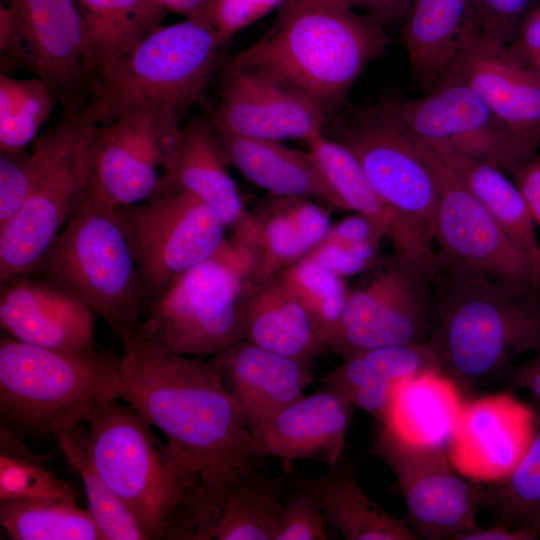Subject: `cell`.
Instances as JSON below:
<instances>
[{"label": "cell", "mask_w": 540, "mask_h": 540, "mask_svg": "<svg viewBox=\"0 0 540 540\" xmlns=\"http://www.w3.org/2000/svg\"><path fill=\"white\" fill-rule=\"evenodd\" d=\"M427 342L462 393L540 352V287L438 271L430 284Z\"/></svg>", "instance_id": "obj_3"}, {"label": "cell", "mask_w": 540, "mask_h": 540, "mask_svg": "<svg viewBox=\"0 0 540 540\" xmlns=\"http://www.w3.org/2000/svg\"><path fill=\"white\" fill-rule=\"evenodd\" d=\"M114 211L133 254L145 302L216 254L227 240L228 227L221 215L182 189H168Z\"/></svg>", "instance_id": "obj_10"}, {"label": "cell", "mask_w": 540, "mask_h": 540, "mask_svg": "<svg viewBox=\"0 0 540 540\" xmlns=\"http://www.w3.org/2000/svg\"><path fill=\"white\" fill-rule=\"evenodd\" d=\"M444 80L473 89L533 152L540 146V77L510 50L483 34L459 55ZM441 81V82H442Z\"/></svg>", "instance_id": "obj_20"}, {"label": "cell", "mask_w": 540, "mask_h": 540, "mask_svg": "<svg viewBox=\"0 0 540 540\" xmlns=\"http://www.w3.org/2000/svg\"><path fill=\"white\" fill-rule=\"evenodd\" d=\"M58 103L41 78L0 73V151L28 148Z\"/></svg>", "instance_id": "obj_38"}, {"label": "cell", "mask_w": 540, "mask_h": 540, "mask_svg": "<svg viewBox=\"0 0 540 540\" xmlns=\"http://www.w3.org/2000/svg\"><path fill=\"white\" fill-rule=\"evenodd\" d=\"M536 0H475L483 35L510 45Z\"/></svg>", "instance_id": "obj_45"}, {"label": "cell", "mask_w": 540, "mask_h": 540, "mask_svg": "<svg viewBox=\"0 0 540 540\" xmlns=\"http://www.w3.org/2000/svg\"><path fill=\"white\" fill-rule=\"evenodd\" d=\"M272 199L235 229L232 238L245 243L255 263V280L276 276L304 258L333 225L330 208L301 197Z\"/></svg>", "instance_id": "obj_24"}, {"label": "cell", "mask_w": 540, "mask_h": 540, "mask_svg": "<svg viewBox=\"0 0 540 540\" xmlns=\"http://www.w3.org/2000/svg\"><path fill=\"white\" fill-rule=\"evenodd\" d=\"M387 41L384 23L370 14L330 0H286L271 29L228 67L262 73L329 117Z\"/></svg>", "instance_id": "obj_2"}, {"label": "cell", "mask_w": 540, "mask_h": 540, "mask_svg": "<svg viewBox=\"0 0 540 540\" xmlns=\"http://www.w3.org/2000/svg\"><path fill=\"white\" fill-rule=\"evenodd\" d=\"M332 132L354 154L390 216L395 260L431 283L438 273L433 245L439 190L414 137L386 102L346 111Z\"/></svg>", "instance_id": "obj_4"}, {"label": "cell", "mask_w": 540, "mask_h": 540, "mask_svg": "<svg viewBox=\"0 0 540 540\" xmlns=\"http://www.w3.org/2000/svg\"><path fill=\"white\" fill-rule=\"evenodd\" d=\"M120 398L95 406L79 428L90 462L134 514L149 539H173L187 481L166 441Z\"/></svg>", "instance_id": "obj_7"}, {"label": "cell", "mask_w": 540, "mask_h": 540, "mask_svg": "<svg viewBox=\"0 0 540 540\" xmlns=\"http://www.w3.org/2000/svg\"><path fill=\"white\" fill-rule=\"evenodd\" d=\"M326 522L309 479H294L280 510L275 540H326Z\"/></svg>", "instance_id": "obj_43"}, {"label": "cell", "mask_w": 540, "mask_h": 540, "mask_svg": "<svg viewBox=\"0 0 540 540\" xmlns=\"http://www.w3.org/2000/svg\"><path fill=\"white\" fill-rule=\"evenodd\" d=\"M386 103L414 137L504 171L536 154L461 82L444 80L419 98Z\"/></svg>", "instance_id": "obj_14"}, {"label": "cell", "mask_w": 540, "mask_h": 540, "mask_svg": "<svg viewBox=\"0 0 540 540\" xmlns=\"http://www.w3.org/2000/svg\"><path fill=\"white\" fill-rule=\"evenodd\" d=\"M465 400L442 372L405 379L397 387L385 425L402 438L448 448Z\"/></svg>", "instance_id": "obj_31"}, {"label": "cell", "mask_w": 540, "mask_h": 540, "mask_svg": "<svg viewBox=\"0 0 540 540\" xmlns=\"http://www.w3.org/2000/svg\"><path fill=\"white\" fill-rule=\"evenodd\" d=\"M0 523L15 540H104L77 500L0 501Z\"/></svg>", "instance_id": "obj_36"}, {"label": "cell", "mask_w": 540, "mask_h": 540, "mask_svg": "<svg viewBox=\"0 0 540 540\" xmlns=\"http://www.w3.org/2000/svg\"><path fill=\"white\" fill-rule=\"evenodd\" d=\"M86 34V73L92 81L163 24L154 0H75Z\"/></svg>", "instance_id": "obj_33"}, {"label": "cell", "mask_w": 540, "mask_h": 540, "mask_svg": "<svg viewBox=\"0 0 540 540\" xmlns=\"http://www.w3.org/2000/svg\"><path fill=\"white\" fill-rule=\"evenodd\" d=\"M254 431L305 395L313 382L311 363L241 340L211 357Z\"/></svg>", "instance_id": "obj_23"}, {"label": "cell", "mask_w": 540, "mask_h": 540, "mask_svg": "<svg viewBox=\"0 0 540 540\" xmlns=\"http://www.w3.org/2000/svg\"><path fill=\"white\" fill-rule=\"evenodd\" d=\"M306 146L344 211L370 216L385 224L389 233L390 216L354 154L325 133L307 142Z\"/></svg>", "instance_id": "obj_40"}, {"label": "cell", "mask_w": 540, "mask_h": 540, "mask_svg": "<svg viewBox=\"0 0 540 540\" xmlns=\"http://www.w3.org/2000/svg\"><path fill=\"white\" fill-rule=\"evenodd\" d=\"M31 59L25 36L9 5L0 8V67L12 74L20 69L30 71Z\"/></svg>", "instance_id": "obj_47"}, {"label": "cell", "mask_w": 540, "mask_h": 540, "mask_svg": "<svg viewBox=\"0 0 540 540\" xmlns=\"http://www.w3.org/2000/svg\"><path fill=\"white\" fill-rule=\"evenodd\" d=\"M526 529L532 531L540 539V511L530 520Z\"/></svg>", "instance_id": "obj_52"}, {"label": "cell", "mask_w": 540, "mask_h": 540, "mask_svg": "<svg viewBox=\"0 0 540 540\" xmlns=\"http://www.w3.org/2000/svg\"><path fill=\"white\" fill-rule=\"evenodd\" d=\"M77 490L31 450L23 435L0 424V501L77 500Z\"/></svg>", "instance_id": "obj_37"}, {"label": "cell", "mask_w": 540, "mask_h": 540, "mask_svg": "<svg viewBox=\"0 0 540 540\" xmlns=\"http://www.w3.org/2000/svg\"><path fill=\"white\" fill-rule=\"evenodd\" d=\"M87 127L81 109H63L61 118L28 148L0 151V226L18 211L43 177L79 143Z\"/></svg>", "instance_id": "obj_35"}, {"label": "cell", "mask_w": 540, "mask_h": 540, "mask_svg": "<svg viewBox=\"0 0 540 540\" xmlns=\"http://www.w3.org/2000/svg\"><path fill=\"white\" fill-rule=\"evenodd\" d=\"M373 454L394 474L418 539L453 540L477 527L482 487L457 470L446 448L408 441L380 425Z\"/></svg>", "instance_id": "obj_13"}, {"label": "cell", "mask_w": 540, "mask_h": 540, "mask_svg": "<svg viewBox=\"0 0 540 540\" xmlns=\"http://www.w3.org/2000/svg\"><path fill=\"white\" fill-rule=\"evenodd\" d=\"M254 280L251 250L227 238L216 254L144 303L137 332L163 350L211 358L244 340L240 302Z\"/></svg>", "instance_id": "obj_9"}, {"label": "cell", "mask_w": 540, "mask_h": 540, "mask_svg": "<svg viewBox=\"0 0 540 540\" xmlns=\"http://www.w3.org/2000/svg\"><path fill=\"white\" fill-rule=\"evenodd\" d=\"M328 115L299 92L251 70L227 67L211 125L216 133L305 144L325 133Z\"/></svg>", "instance_id": "obj_17"}, {"label": "cell", "mask_w": 540, "mask_h": 540, "mask_svg": "<svg viewBox=\"0 0 540 540\" xmlns=\"http://www.w3.org/2000/svg\"><path fill=\"white\" fill-rule=\"evenodd\" d=\"M414 139L433 167L438 184L434 218L438 271L540 287V269L531 256L459 182L431 147L421 139Z\"/></svg>", "instance_id": "obj_11"}, {"label": "cell", "mask_w": 540, "mask_h": 540, "mask_svg": "<svg viewBox=\"0 0 540 540\" xmlns=\"http://www.w3.org/2000/svg\"><path fill=\"white\" fill-rule=\"evenodd\" d=\"M286 0H208L206 22L223 45L244 28L257 22Z\"/></svg>", "instance_id": "obj_44"}, {"label": "cell", "mask_w": 540, "mask_h": 540, "mask_svg": "<svg viewBox=\"0 0 540 540\" xmlns=\"http://www.w3.org/2000/svg\"><path fill=\"white\" fill-rule=\"evenodd\" d=\"M532 437L531 416L511 394L465 400L449 456L467 478L492 482L511 472Z\"/></svg>", "instance_id": "obj_21"}, {"label": "cell", "mask_w": 540, "mask_h": 540, "mask_svg": "<svg viewBox=\"0 0 540 540\" xmlns=\"http://www.w3.org/2000/svg\"><path fill=\"white\" fill-rule=\"evenodd\" d=\"M224 45L205 21L160 25L91 83L82 116L111 122L138 108H158L181 120L204 97Z\"/></svg>", "instance_id": "obj_6"}, {"label": "cell", "mask_w": 540, "mask_h": 540, "mask_svg": "<svg viewBox=\"0 0 540 540\" xmlns=\"http://www.w3.org/2000/svg\"><path fill=\"white\" fill-rule=\"evenodd\" d=\"M354 410L343 393L325 385L252 431V455L279 459L284 468L296 460L333 465L343 456Z\"/></svg>", "instance_id": "obj_22"}, {"label": "cell", "mask_w": 540, "mask_h": 540, "mask_svg": "<svg viewBox=\"0 0 540 540\" xmlns=\"http://www.w3.org/2000/svg\"><path fill=\"white\" fill-rule=\"evenodd\" d=\"M96 313L62 287L33 274L0 282L3 334L42 348L81 351L96 347Z\"/></svg>", "instance_id": "obj_19"}, {"label": "cell", "mask_w": 540, "mask_h": 540, "mask_svg": "<svg viewBox=\"0 0 540 540\" xmlns=\"http://www.w3.org/2000/svg\"><path fill=\"white\" fill-rule=\"evenodd\" d=\"M122 391L120 356L113 352L54 350L1 335V423L21 435L73 432L95 406Z\"/></svg>", "instance_id": "obj_5"}, {"label": "cell", "mask_w": 540, "mask_h": 540, "mask_svg": "<svg viewBox=\"0 0 540 540\" xmlns=\"http://www.w3.org/2000/svg\"><path fill=\"white\" fill-rule=\"evenodd\" d=\"M537 536L525 529H512L494 524L490 528H474L453 540H535Z\"/></svg>", "instance_id": "obj_50"}, {"label": "cell", "mask_w": 540, "mask_h": 540, "mask_svg": "<svg viewBox=\"0 0 540 540\" xmlns=\"http://www.w3.org/2000/svg\"><path fill=\"white\" fill-rule=\"evenodd\" d=\"M276 277L305 307L331 349L350 293L344 278L307 258Z\"/></svg>", "instance_id": "obj_42"}, {"label": "cell", "mask_w": 540, "mask_h": 540, "mask_svg": "<svg viewBox=\"0 0 540 540\" xmlns=\"http://www.w3.org/2000/svg\"><path fill=\"white\" fill-rule=\"evenodd\" d=\"M309 483L327 523L346 540H418L405 519L373 502L360 487L356 467L342 458Z\"/></svg>", "instance_id": "obj_32"}, {"label": "cell", "mask_w": 540, "mask_h": 540, "mask_svg": "<svg viewBox=\"0 0 540 540\" xmlns=\"http://www.w3.org/2000/svg\"><path fill=\"white\" fill-rule=\"evenodd\" d=\"M121 400L158 429L187 481L196 513L256 463L252 431L211 358L159 348L137 331L120 339Z\"/></svg>", "instance_id": "obj_1"}, {"label": "cell", "mask_w": 540, "mask_h": 540, "mask_svg": "<svg viewBox=\"0 0 540 540\" xmlns=\"http://www.w3.org/2000/svg\"><path fill=\"white\" fill-rule=\"evenodd\" d=\"M505 172L520 190L536 227L540 229V155L536 153Z\"/></svg>", "instance_id": "obj_48"}, {"label": "cell", "mask_w": 540, "mask_h": 540, "mask_svg": "<svg viewBox=\"0 0 540 540\" xmlns=\"http://www.w3.org/2000/svg\"><path fill=\"white\" fill-rule=\"evenodd\" d=\"M430 284L396 260L364 287L350 291L333 352L345 358L379 347L426 342Z\"/></svg>", "instance_id": "obj_15"}, {"label": "cell", "mask_w": 540, "mask_h": 540, "mask_svg": "<svg viewBox=\"0 0 540 540\" xmlns=\"http://www.w3.org/2000/svg\"><path fill=\"white\" fill-rule=\"evenodd\" d=\"M379 246V243L371 242L359 244L321 242L304 258L345 278L368 268L374 261Z\"/></svg>", "instance_id": "obj_46"}, {"label": "cell", "mask_w": 540, "mask_h": 540, "mask_svg": "<svg viewBox=\"0 0 540 540\" xmlns=\"http://www.w3.org/2000/svg\"><path fill=\"white\" fill-rule=\"evenodd\" d=\"M168 12L183 15L187 19L205 21L208 0H154Z\"/></svg>", "instance_id": "obj_51"}, {"label": "cell", "mask_w": 540, "mask_h": 540, "mask_svg": "<svg viewBox=\"0 0 540 540\" xmlns=\"http://www.w3.org/2000/svg\"><path fill=\"white\" fill-rule=\"evenodd\" d=\"M240 318L244 340L272 352L312 363L329 349L308 311L276 276L246 286Z\"/></svg>", "instance_id": "obj_28"}, {"label": "cell", "mask_w": 540, "mask_h": 540, "mask_svg": "<svg viewBox=\"0 0 540 540\" xmlns=\"http://www.w3.org/2000/svg\"><path fill=\"white\" fill-rule=\"evenodd\" d=\"M79 428L59 435L57 440L69 465L82 481L88 510L102 533L103 539H149L134 514L90 462L79 436Z\"/></svg>", "instance_id": "obj_39"}, {"label": "cell", "mask_w": 540, "mask_h": 540, "mask_svg": "<svg viewBox=\"0 0 540 540\" xmlns=\"http://www.w3.org/2000/svg\"><path fill=\"white\" fill-rule=\"evenodd\" d=\"M482 506L492 514L494 524L526 529L540 511V432L533 435L509 474L487 482Z\"/></svg>", "instance_id": "obj_41"}, {"label": "cell", "mask_w": 540, "mask_h": 540, "mask_svg": "<svg viewBox=\"0 0 540 540\" xmlns=\"http://www.w3.org/2000/svg\"><path fill=\"white\" fill-rule=\"evenodd\" d=\"M80 299L123 338L138 330L145 293L114 208L87 193L30 273Z\"/></svg>", "instance_id": "obj_8"}, {"label": "cell", "mask_w": 540, "mask_h": 540, "mask_svg": "<svg viewBox=\"0 0 540 540\" xmlns=\"http://www.w3.org/2000/svg\"><path fill=\"white\" fill-rule=\"evenodd\" d=\"M352 9L360 8L386 23L408 11L411 0H330Z\"/></svg>", "instance_id": "obj_49"}, {"label": "cell", "mask_w": 540, "mask_h": 540, "mask_svg": "<svg viewBox=\"0 0 540 540\" xmlns=\"http://www.w3.org/2000/svg\"><path fill=\"white\" fill-rule=\"evenodd\" d=\"M428 145L459 182L531 256L540 269L537 227L520 190L505 171L490 162L473 159L443 147Z\"/></svg>", "instance_id": "obj_34"}, {"label": "cell", "mask_w": 540, "mask_h": 540, "mask_svg": "<svg viewBox=\"0 0 540 540\" xmlns=\"http://www.w3.org/2000/svg\"><path fill=\"white\" fill-rule=\"evenodd\" d=\"M181 122L158 108H138L105 124H89V193L113 208L162 193Z\"/></svg>", "instance_id": "obj_12"}, {"label": "cell", "mask_w": 540, "mask_h": 540, "mask_svg": "<svg viewBox=\"0 0 540 540\" xmlns=\"http://www.w3.org/2000/svg\"><path fill=\"white\" fill-rule=\"evenodd\" d=\"M215 135L227 163L270 195L308 198L344 211L308 151L292 149L281 141Z\"/></svg>", "instance_id": "obj_29"}, {"label": "cell", "mask_w": 540, "mask_h": 540, "mask_svg": "<svg viewBox=\"0 0 540 540\" xmlns=\"http://www.w3.org/2000/svg\"><path fill=\"white\" fill-rule=\"evenodd\" d=\"M323 378L324 385L343 393L355 408L388 421L398 385L428 372H442L434 348L426 341L363 350L345 358Z\"/></svg>", "instance_id": "obj_26"}, {"label": "cell", "mask_w": 540, "mask_h": 540, "mask_svg": "<svg viewBox=\"0 0 540 540\" xmlns=\"http://www.w3.org/2000/svg\"><path fill=\"white\" fill-rule=\"evenodd\" d=\"M88 130L89 124L79 143L0 226V282L30 273L85 200L89 189Z\"/></svg>", "instance_id": "obj_16"}, {"label": "cell", "mask_w": 540, "mask_h": 540, "mask_svg": "<svg viewBox=\"0 0 540 540\" xmlns=\"http://www.w3.org/2000/svg\"><path fill=\"white\" fill-rule=\"evenodd\" d=\"M227 165L211 123L194 119L182 126L174 144L164 191L178 188L191 193L235 229L249 212Z\"/></svg>", "instance_id": "obj_30"}, {"label": "cell", "mask_w": 540, "mask_h": 540, "mask_svg": "<svg viewBox=\"0 0 540 540\" xmlns=\"http://www.w3.org/2000/svg\"><path fill=\"white\" fill-rule=\"evenodd\" d=\"M540 77V55L528 65Z\"/></svg>", "instance_id": "obj_53"}, {"label": "cell", "mask_w": 540, "mask_h": 540, "mask_svg": "<svg viewBox=\"0 0 540 540\" xmlns=\"http://www.w3.org/2000/svg\"><path fill=\"white\" fill-rule=\"evenodd\" d=\"M534 5L540 10V0H536Z\"/></svg>", "instance_id": "obj_54"}, {"label": "cell", "mask_w": 540, "mask_h": 540, "mask_svg": "<svg viewBox=\"0 0 540 540\" xmlns=\"http://www.w3.org/2000/svg\"><path fill=\"white\" fill-rule=\"evenodd\" d=\"M482 34L475 0H411L402 39L415 81L425 92L434 88Z\"/></svg>", "instance_id": "obj_25"}, {"label": "cell", "mask_w": 540, "mask_h": 540, "mask_svg": "<svg viewBox=\"0 0 540 540\" xmlns=\"http://www.w3.org/2000/svg\"><path fill=\"white\" fill-rule=\"evenodd\" d=\"M293 481L263 470L257 462L245 467L210 503L195 540H275Z\"/></svg>", "instance_id": "obj_27"}, {"label": "cell", "mask_w": 540, "mask_h": 540, "mask_svg": "<svg viewBox=\"0 0 540 540\" xmlns=\"http://www.w3.org/2000/svg\"><path fill=\"white\" fill-rule=\"evenodd\" d=\"M28 45L30 71L63 109H82L90 93L86 34L75 0H9Z\"/></svg>", "instance_id": "obj_18"}]
</instances>
